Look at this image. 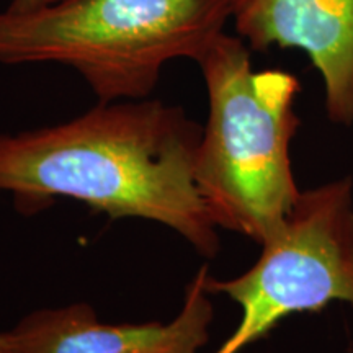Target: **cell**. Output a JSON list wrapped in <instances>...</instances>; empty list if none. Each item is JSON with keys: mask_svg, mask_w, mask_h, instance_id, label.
I'll use <instances>...</instances> for the list:
<instances>
[{"mask_svg": "<svg viewBox=\"0 0 353 353\" xmlns=\"http://www.w3.org/2000/svg\"><path fill=\"white\" fill-rule=\"evenodd\" d=\"M203 130L161 100L100 101L61 125L0 134V192L20 214L69 198L108 218L174 229L205 257L219 250L195 183Z\"/></svg>", "mask_w": 353, "mask_h": 353, "instance_id": "1", "label": "cell"}, {"mask_svg": "<svg viewBox=\"0 0 353 353\" xmlns=\"http://www.w3.org/2000/svg\"><path fill=\"white\" fill-rule=\"evenodd\" d=\"M196 63L210 100L195 161L198 193L216 228L263 244L301 193L290 159L299 82L281 69L254 70L244 39L226 33Z\"/></svg>", "mask_w": 353, "mask_h": 353, "instance_id": "2", "label": "cell"}, {"mask_svg": "<svg viewBox=\"0 0 353 353\" xmlns=\"http://www.w3.org/2000/svg\"><path fill=\"white\" fill-rule=\"evenodd\" d=\"M229 19V0H59L6 10L0 64L68 65L100 101L143 100L167 63L200 59Z\"/></svg>", "mask_w": 353, "mask_h": 353, "instance_id": "3", "label": "cell"}, {"mask_svg": "<svg viewBox=\"0 0 353 353\" xmlns=\"http://www.w3.org/2000/svg\"><path fill=\"white\" fill-rule=\"evenodd\" d=\"M262 247L260 259L241 276L206 275L210 294H226L242 309L239 325L214 353H241L296 312L321 311L332 301L353 306L352 180L299 193Z\"/></svg>", "mask_w": 353, "mask_h": 353, "instance_id": "4", "label": "cell"}, {"mask_svg": "<svg viewBox=\"0 0 353 353\" xmlns=\"http://www.w3.org/2000/svg\"><path fill=\"white\" fill-rule=\"evenodd\" d=\"M201 267L190 281L179 316L169 324H105L85 303L39 309L8 330L10 353H198L213 321Z\"/></svg>", "mask_w": 353, "mask_h": 353, "instance_id": "5", "label": "cell"}, {"mask_svg": "<svg viewBox=\"0 0 353 353\" xmlns=\"http://www.w3.org/2000/svg\"><path fill=\"white\" fill-rule=\"evenodd\" d=\"M237 33L255 51L298 48L319 70L325 110L353 123V0H229Z\"/></svg>", "mask_w": 353, "mask_h": 353, "instance_id": "6", "label": "cell"}, {"mask_svg": "<svg viewBox=\"0 0 353 353\" xmlns=\"http://www.w3.org/2000/svg\"><path fill=\"white\" fill-rule=\"evenodd\" d=\"M56 2H59V0H12L10 6L7 7V10L19 12V13L32 12V10H37V8L51 6V3H56Z\"/></svg>", "mask_w": 353, "mask_h": 353, "instance_id": "7", "label": "cell"}, {"mask_svg": "<svg viewBox=\"0 0 353 353\" xmlns=\"http://www.w3.org/2000/svg\"><path fill=\"white\" fill-rule=\"evenodd\" d=\"M12 350V337L10 332H0V353H10Z\"/></svg>", "mask_w": 353, "mask_h": 353, "instance_id": "8", "label": "cell"}]
</instances>
